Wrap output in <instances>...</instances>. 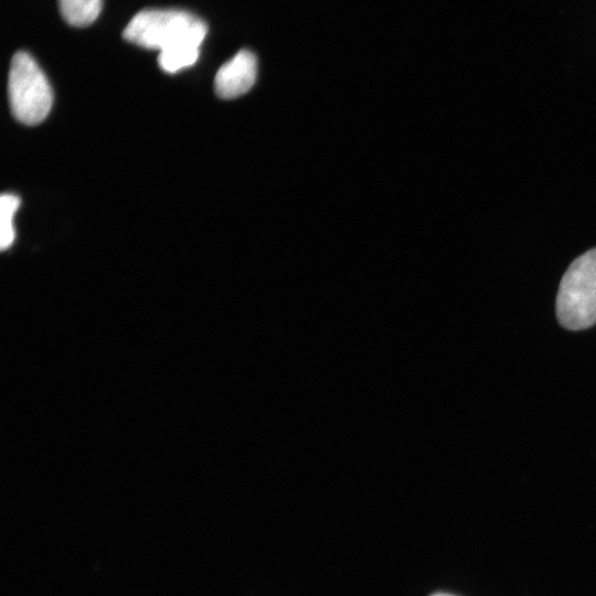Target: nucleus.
Instances as JSON below:
<instances>
[{
  "label": "nucleus",
  "instance_id": "obj_6",
  "mask_svg": "<svg viewBox=\"0 0 596 596\" xmlns=\"http://www.w3.org/2000/svg\"><path fill=\"white\" fill-rule=\"evenodd\" d=\"M200 45L185 42L160 51L158 56L160 68L167 73H175L193 65L199 58Z\"/></svg>",
  "mask_w": 596,
  "mask_h": 596
},
{
  "label": "nucleus",
  "instance_id": "obj_8",
  "mask_svg": "<svg viewBox=\"0 0 596 596\" xmlns=\"http://www.w3.org/2000/svg\"><path fill=\"white\" fill-rule=\"evenodd\" d=\"M432 596H453V595H449V594H435V595H432Z\"/></svg>",
  "mask_w": 596,
  "mask_h": 596
},
{
  "label": "nucleus",
  "instance_id": "obj_5",
  "mask_svg": "<svg viewBox=\"0 0 596 596\" xmlns=\"http://www.w3.org/2000/svg\"><path fill=\"white\" fill-rule=\"evenodd\" d=\"M61 15L73 26H87L100 13L103 0H57Z\"/></svg>",
  "mask_w": 596,
  "mask_h": 596
},
{
  "label": "nucleus",
  "instance_id": "obj_2",
  "mask_svg": "<svg viewBox=\"0 0 596 596\" xmlns=\"http://www.w3.org/2000/svg\"><path fill=\"white\" fill-rule=\"evenodd\" d=\"M556 316L561 326L574 331L596 323V248L574 259L563 275Z\"/></svg>",
  "mask_w": 596,
  "mask_h": 596
},
{
  "label": "nucleus",
  "instance_id": "obj_4",
  "mask_svg": "<svg viewBox=\"0 0 596 596\" xmlns=\"http://www.w3.org/2000/svg\"><path fill=\"white\" fill-rule=\"evenodd\" d=\"M257 75V58L248 50H241L216 72L214 88L219 97L233 99L247 93Z\"/></svg>",
  "mask_w": 596,
  "mask_h": 596
},
{
  "label": "nucleus",
  "instance_id": "obj_7",
  "mask_svg": "<svg viewBox=\"0 0 596 596\" xmlns=\"http://www.w3.org/2000/svg\"><path fill=\"white\" fill-rule=\"evenodd\" d=\"M20 205V198L4 193L0 198V247L9 248L14 241L13 217Z\"/></svg>",
  "mask_w": 596,
  "mask_h": 596
},
{
  "label": "nucleus",
  "instance_id": "obj_1",
  "mask_svg": "<svg viewBox=\"0 0 596 596\" xmlns=\"http://www.w3.org/2000/svg\"><path fill=\"white\" fill-rule=\"evenodd\" d=\"M206 33L205 22L188 11L145 9L132 17L123 36L138 46L162 51L185 42L201 44Z\"/></svg>",
  "mask_w": 596,
  "mask_h": 596
},
{
  "label": "nucleus",
  "instance_id": "obj_3",
  "mask_svg": "<svg viewBox=\"0 0 596 596\" xmlns=\"http://www.w3.org/2000/svg\"><path fill=\"white\" fill-rule=\"evenodd\" d=\"M8 97L12 115L24 125L42 123L51 110L53 93L50 83L34 58L24 51L12 56Z\"/></svg>",
  "mask_w": 596,
  "mask_h": 596
}]
</instances>
